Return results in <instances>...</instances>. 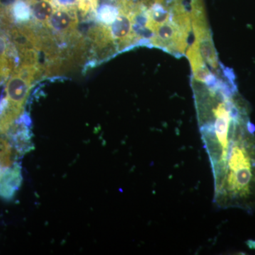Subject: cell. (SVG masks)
<instances>
[{
	"label": "cell",
	"instance_id": "6da1fadb",
	"mask_svg": "<svg viewBox=\"0 0 255 255\" xmlns=\"http://www.w3.org/2000/svg\"><path fill=\"white\" fill-rule=\"evenodd\" d=\"M147 46L186 55L196 24L206 16L204 0H144Z\"/></svg>",
	"mask_w": 255,
	"mask_h": 255
},
{
	"label": "cell",
	"instance_id": "9c48e42d",
	"mask_svg": "<svg viewBox=\"0 0 255 255\" xmlns=\"http://www.w3.org/2000/svg\"><path fill=\"white\" fill-rule=\"evenodd\" d=\"M77 4L78 9L86 14L97 9L98 0H77Z\"/></svg>",
	"mask_w": 255,
	"mask_h": 255
},
{
	"label": "cell",
	"instance_id": "7a4b0ae2",
	"mask_svg": "<svg viewBox=\"0 0 255 255\" xmlns=\"http://www.w3.org/2000/svg\"><path fill=\"white\" fill-rule=\"evenodd\" d=\"M255 127L250 119L238 127L228 147L222 173L215 184L221 209L255 211Z\"/></svg>",
	"mask_w": 255,
	"mask_h": 255
},
{
	"label": "cell",
	"instance_id": "3957f363",
	"mask_svg": "<svg viewBox=\"0 0 255 255\" xmlns=\"http://www.w3.org/2000/svg\"><path fill=\"white\" fill-rule=\"evenodd\" d=\"M41 67L18 63L5 85L0 100V134L6 135L22 115L23 107L34 81L41 75Z\"/></svg>",
	"mask_w": 255,
	"mask_h": 255
},
{
	"label": "cell",
	"instance_id": "52a82bcc",
	"mask_svg": "<svg viewBox=\"0 0 255 255\" xmlns=\"http://www.w3.org/2000/svg\"><path fill=\"white\" fill-rule=\"evenodd\" d=\"M28 3L31 8L33 21L44 26L58 6L55 0H32Z\"/></svg>",
	"mask_w": 255,
	"mask_h": 255
},
{
	"label": "cell",
	"instance_id": "30bf717a",
	"mask_svg": "<svg viewBox=\"0 0 255 255\" xmlns=\"http://www.w3.org/2000/svg\"><path fill=\"white\" fill-rule=\"evenodd\" d=\"M1 82H3L2 80H1V78H0V84H1Z\"/></svg>",
	"mask_w": 255,
	"mask_h": 255
},
{
	"label": "cell",
	"instance_id": "277c9868",
	"mask_svg": "<svg viewBox=\"0 0 255 255\" xmlns=\"http://www.w3.org/2000/svg\"><path fill=\"white\" fill-rule=\"evenodd\" d=\"M79 18L74 6H58L45 27L60 39L70 40L78 36Z\"/></svg>",
	"mask_w": 255,
	"mask_h": 255
},
{
	"label": "cell",
	"instance_id": "ba28073f",
	"mask_svg": "<svg viewBox=\"0 0 255 255\" xmlns=\"http://www.w3.org/2000/svg\"><path fill=\"white\" fill-rule=\"evenodd\" d=\"M15 154L16 151L6 135L0 134V166L2 169L11 167L14 163Z\"/></svg>",
	"mask_w": 255,
	"mask_h": 255
},
{
	"label": "cell",
	"instance_id": "5b68a950",
	"mask_svg": "<svg viewBox=\"0 0 255 255\" xmlns=\"http://www.w3.org/2000/svg\"><path fill=\"white\" fill-rule=\"evenodd\" d=\"M5 135L18 155H24L33 148L28 124L26 120H23L21 117L10 128L9 131Z\"/></svg>",
	"mask_w": 255,
	"mask_h": 255
},
{
	"label": "cell",
	"instance_id": "8992f818",
	"mask_svg": "<svg viewBox=\"0 0 255 255\" xmlns=\"http://www.w3.org/2000/svg\"><path fill=\"white\" fill-rule=\"evenodd\" d=\"M22 183L21 167L14 162L11 167L3 169L0 175V197L11 200L16 195Z\"/></svg>",
	"mask_w": 255,
	"mask_h": 255
}]
</instances>
